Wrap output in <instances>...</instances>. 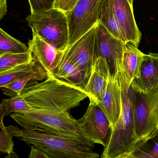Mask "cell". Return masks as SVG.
I'll list each match as a JSON object with an SVG mask.
<instances>
[{
  "mask_svg": "<svg viewBox=\"0 0 158 158\" xmlns=\"http://www.w3.org/2000/svg\"><path fill=\"white\" fill-rule=\"evenodd\" d=\"M20 95L32 109L64 113L88 98L83 90L52 76L27 86Z\"/></svg>",
  "mask_w": 158,
  "mask_h": 158,
  "instance_id": "cell-1",
  "label": "cell"
},
{
  "mask_svg": "<svg viewBox=\"0 0 158 158\" xmlns=\"http://www.w3.org/2000/svg\"><path fill=\"white\" fill-rule=\"evenodd\" d=\"M7 127L13 136L39 148L50 158H97L94 143L88 140L58 135L40 130L20 129L15 125Z\"/></svg>",
  "mask_w": 158,
  "mask_h": 158,
  "instance_id": "cell-2",
  "label": "cell"
},
{
  "mask_svg": "<svg viewBox=\"0 0 158 158\" xmlns=\"http://www.w3.org/2000/svg\"><path fill=\"white\" fill-rule=\"evenodd\" d=\"M117 75L122 90V109L101 158H116L129 154L139 142L135 132L133 89L124 70H120Z\"/></svg>",
  "mask_w": 158,
  "mask_h": 158,
  "instance_id": "cell-3",
  "label": "cell"
},
{
  "mask_svg": "<svg viewBox=\"0 0 158 158\" xmlns=\"http://www.w3.org/2000/svg\"><path fill=\"white\" fill-rule=\"evenodd\" d=\"M10 116L24 130H40L89 141L83 135L77 120L70 113L32 109L25 113H13Z\"/></svg>",
  "mask_w": 158,
  "mask_h": 158,
  "instance_id": "cell-4",
  "label": "cell"
},
{
  "mask_svg": "<svg viewBox=\"0 0 158 158\" xmlns=\"http://www.w3.org/2000/svg\"><path fill=\"white\" fill-rule=\"evenodd\" d=\"M26 20L32 31L58 51L68 46L69 26L66 15L56 8L31 14Z\"/></svg>",
  "mask_w": 158,
  "mask_h": 158,
  "instance_id": "cell-5",
  "label": "cell"
},
{
  "mask_svg": "<svg viewBox=\"0 0 158 158\" xmlns=\"http://www.w3.org/2000/svg\"><path fill=\"white\" fill-rule=\"evenodd\" d=\"M133 94L135 132L139 141L148 137L158 127V85L147 93L133 89Z\"/></svg>",
  "mask_w": 158,
  "mask_h": 158,
  "instance_id": "cell-6",
  "label": "cell"
},
{
  "mask_svg": "<svg viewBox=\"0 0 158 158\" xmlns=\"http://www.w3.org/2000/svg\"><path fill=\"white\" fill-rule=\"evenodd\" d=\"M103 0H79L66 14L69 26V45L88 32L99 21Z\"/></svg>",
  "mask_w": 158,
  "mask_h": 158,
  "instance_id": "cell-7",
  "label": "cell"
},
{
  "mask_svg": "<svg viewBox=\"0 0 158 158\" xmlns=\"http://www.w3.org/2000/svg\"><path fill=\"white\" fill-rule=\"evenodd\" d=\"M99 22V21H98ZM98 23L64 51V56L90 78L97 57L96 34Z\"/></svg>",
  "mask_w": 158,
  "mask_h": 158,
  "instance_id": "cell-8",
  "label": "cell"
},
{
  "mask_svg": "<svg viewBox=\"0 0 158 158\" xmlns=\"http://www.w3.org/2000/svg\"><path fill=\"white\" fill-rule=\"evenodd\" d=\"M83 135L94 144L106 146L111 132V124L98 105L90 103L83 116L77 120Z\"/></svg>",
  "mask_w": 158,
  "mask_h": 158,
  "instance_id": "cell-9",
  "label": "cell"
},
{
  "mask_svg": "<svg viewBox=\"0 0 158 158\" xmlns=\"http://www.w3.org/2000/svg\"><path fill=\"white\" fill-rule=\"evenodd\" d=\"M125 44L112 36L99 21L96 34L97 57L105 59L111 75L116 74L117 63L122 62Z\"/></svg>",
  "mask_w": 158,
  "mask_h": 158,
  "instance_id": "cell-10",
  "label": "cell"
},
{
  "mask_svg": "<svg viewBox=\"0 0 158 158\" xmlns=\"http://www.w3.org/2000/svg\"><path fill=\"white\" fill-rule=\"evenodd\" d=\"M113 10L126 41L138 47L142 38L135 17L134 0H111Z\"/></svg>",
  "mask_w": 158,
  "mask_h": 158,
  "instance_id": "cell-11",
  "label": "cell"
},
{
  "mask_svg": "<svg viewBox=\"0 0 158 158\" xmlns=\"http://www.w3.org/2000/svg\"><path fill=\"white\" fill-rule=\"evenodd\" d=\"M110 74L109 66L105 59L101 56L96 58L84 89L90 103L96 105L101 103L106 90Z\"/></svg>",
  "mask_w": 158,
  "mask_h": 158,
  "instance_id": "cell-12",
  "label": "cell"
},
{
  "mask_svg": "<svg viewBox=\"0 0 158 158\" xmlns=\"http://www.w3.org/2000/svg\"><path fill=\"white\" fill-rule=\"evenodd\" d=\"M98 105L108 118L112 131L119 118L122 109L121 88L117 74H109L106 90Z\"/></svg>",
  "mask_w": 158,
  "mask_h": 158,
  "instance_id": "cell-13",
  "label": "cell"
},
{
  "mask_svg": "<svg viewBox=\"0 0 158 158\" xmlns=\"http://www.w3.org/2000/svg\"><path fill=\"white\" fill-rule=\"evenodd\" d=\"M28 45L33 59L44 68L49 76L52 75L59 64L64 51H58L34 34L29 40Z\"/></svg>",
  "mask_w": 158,
  "mask_h": 158,
  "instance_id": "cell-14",
  "label": "cell"
},
{
  "mask_svg": "<svg viewBox=\"0 0 158 158\" xmlns=\"http://www.w3.org/2000/svg\"><path fill=\"white\" fill-rule=\"evenodd\" d=\"M158 85V53L145 54L141 64L139 76L131 85L134 90L147 93Z\"/></svg>",
  "mask_w": 158,
  "mask_h": 158,
  "instance_id": "cell-15",
  "label": "cell"
},
{
  "mask_svg": "<svg viewBox=\"0 0 158 158\" xmlns=\"http://www.w3.org/2000/svg\"><path fill=\"white\" fill-rule=\"evenodd\" d=\"M51 76L83 91L89 81L86 75L71 61L67 59L64 54L58 65Z\"/></svg>",
  "mask_w": 158,
  "mask_h": 158,
  "instance_id": "cell-16",
  "label": "cell"
},
{
  "mask_svg": "<svg viewBox=\"0 0 158 158\" xmlns=\"http://www.w3.org/2000/svg\"><path fill=\"white\" fill-rule=\"evenodd\" d=\"M145 54L138 47L130 43L125 44L124 48L122 64L130 85L139 76L141 64Z\"/></svg>",
  "mask_w": 158,
  "mask_h": 158,
  "instance_id": "cell-17",
  "label": "cell"
},
{
  "mask_svg": "<svg viewBox=\"0 0 158 158\" xmlns=\"http://www.w3.org/2000/svg\"><path fill=\"white\" fill-rule=\"evenodd\" d=\"M44 68L39 64L38 66L30 73L2 88L3 94L10 97L20 95L22 90L38 81L46 80L49 77Z\"/></svg>",
  "mask_w": 158,
  "mask_h": 158,
  "instance_id": "cell-18",
  "label": "cell"
},
{
  "mask_svg": "<svg viewBox=\"0 0 158 158\" xmlns=\"http://www.w3.org/2000/svg\"><path fill=\"white\" fill-rule=\"evenodd\" d=\"M99 21L112 36L124 43H128L121 30L113 10L111 0H103Z\"/></svg>",
  "mask_w": 158,
  "mask_h": 158,
  "instance_id": "cell-19",
  "label": "cell"
},
{
  "mask_svg": "<svg viewBox=\"0 0 158 158\" xmlns=\"http://www.w3.org/2000/svg\"><path fill=\"white\" fill-rule=\"evenodd\" d=\"M127 154L135 158H158V127L148 137L139 141Z\"/></svg>",
  "mask_w": 158,
  "mask_h": 158,
  "instance_id": "cell-20",
  "label": "cell"
},
{
  "mask_svg": "<svg viewBox=\"0 0 158 158\" xmlns=\"http://www.w3.org/2000/svg\"><path fill=\"white\" fill-rule=\"evenodd\" d=\"M32 109V108L20 94L3 99L0 105V119H3L5 116L11 115L12 112L20 114L28 112Z\"/></svg>",
  "mask_w": 158,
  "mask_h": 158,
  "instance_id": "cell-21",
  "label": "cell"
},
{
  "mask_svg": "<svg viewBox=\"0 0 158 158\" xmlns=\"http://www.w3.org/2000/svg\"><path fill=\"white\" fill-rule=\"evenodd\" d=\"M39 64L33 60L29 64H24L17 67L0 73V87L4 86L21 78L23 76L33 71Z\"/></svg>",
  "mask_w": 158,
  "mask_h": 158,
  "instance_id": "cell-22",
  "label": "cell"
},
{
  "mask_svg": "<svg viewBox=\"0 0 158 158\" xmlns=\"http://www.w3.org/2000/svg\"><path fill=\"white\" fill-rule=\"evenodd\" d=\"M33 59L31 52L29 51L20 53H6L0 56V73L29 64Z\"/></svg>",
  "mask_w": 158,
  "mask_h": 158,
  "instance_id": "cell-23",
  "label": "cell"
},
{
  "mask_svg": "<svg viewBox=\"0 0 158 158\" xmlns=\"http://www.w3.org/2000/svg\"><path fill=\"white\" fill-rule=\"evenodd\" d=\"M29 51L28 47L0 29V56L6 53H20Z\"/></svg>",
  "mask_w": 158,
  "mask_h": 158,
  "instance_id": "cell-24",
  "label": "cell"
},
{
  "mask_svg": "<svg viewBox=\"0 0 158 158\" xmlns=\"http://www.w3.org/2000/svg\"><path fill=\"white\" fill-rule=\"evenodd\" d=\"M0 151L4 154H10L14 152L15 145L12 138L14 137L10 131L5 127L3 119H0Z\"/></svg>",
  "mask_w": 158,
  "mask_h": 158,
  "instance_id": "cell-25",
  "label": "cell"
},
{
  "mask_svg": "<svg viewBox=\"0 0 158 158\" xmlns=\"http://www.w3.org/2000/svg\"><path fill=\"white\" fill-rule=\"evenodd\" d=\"M31 14L49 10L53 7L55 0H28Z\"/></svg>",
  "mask_w": 158,
  "mask_h": 158,
  "instance_id": "cell-26",
  "label": "cell"
},
{
  "mask_svg": "<svg viewBox=\"0 0 158 158\" xmlns=\"http://www.w3.org/2000/svg\"><path fill=\"white\" fill-rule=\"evenodd\" d=\"M78 1L79 0H55L53 7L66 14L74 8Z\"/></svg>",
  "mask_w": 158,
  "mask_h": 158,
  "instance_id": "cell-27",
  "label": "cell"
},
{
  "mask_svg": "<svg viewBox=\"0 0 158 158\" xmlns=\"http://www.w3.org/2000/svg\"><path fill=\"white\" fill-rule=\"evenodd\" d=\"M28 158H50L39 148L33 145L31 146Z\"/></svg>",
  "mask_w": 158,
  "mask_h": 158,
  "instance_id": "cell-28",
  "label": "cell"
},
{
  "mask_svg": "<svg viewBox=\"0 0 158 158\" xmlns=\"http://www.w3.org/2000/svg\"><path fill=\"white\" fill-rule=\"evenodd\" d=\"M7 10V0H0V19L5 15Z\"/></svg>",
  "mask_w": 158,
  "mask_h": 158,
  "instance_id": "cell-29",
  "label": "cell"
},
{
  "mask_svg": "<svg viewBox=\"0 0 158 158\" xmlns=\"http://www.w3.org/2000/svg\"><path fill=\"white\" fill-rule=\"evenodd\" d=\"M4 158H19V156L15 152H13L7 154V156Z\"/></svg>",
  "mask_w": 158,
  "mask_h": 158,
  "instance_id": "cell-30",
  "label": "cell"
},
{
  "mask_svg": "<svg viewBox=\"0 0 158 158\" xmlns=\"http://www.w3.org/2000/svg\"><path fill=\"white\" fill-rule=\"evenodd\" d=\"M119 157L120 158H135L133 157L129 154H125V155H122V156H120Z\"/></svg>",
  "mask_w": 158,
  "mask_h": 158,
  "instance_id": "cell-31",
  "label": "cell"
},
{
  "mask_svg": "<svg viewBox=\"0 0 158 158\" xmlns=\"http://www.w3.org/2000/svg\"><path fill=\"white\" fill-rule=\"evenodd\" d=\"M114 158H120L119 157H118Z\"/></svg>",
  "mask_w": 158,
  "mask_h": 158,
  "instance_id": "cell-32",
  "label": "cell"
}]
</instances>
